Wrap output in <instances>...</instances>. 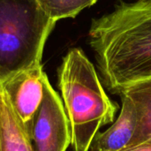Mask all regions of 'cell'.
<instances>
[{
  "mask_svg": "<svg viewBox=\"0 0 151 151\" xmlns=\"http://www.w3.org/2000/svg\"><path fill=\"white\" fill-rule=\"evenodd\" d=\"M70 124L63 101L51 87L49 79L44 96L35 115L32 129L34 151H65L71 144Z\"/></svg>",
  "mask_w": 151,
  "mask_h": 151,
  "instance_id": "5",
  "label": "cell"
},
{
  "mask_svg": "<svg viewBox=\"0 0 151 151\" xmlns=\"http://www.w3.org/2000/svg\"><path fill=\"white\" fill-rule=\"evenodd\" d=\"M47 80L42 63H37L0 81L12 109L30 139L35 115L43 100Z\"/></svg>",
  "mask_w": 151,
  "mask_h": 151,
  "instance_id": "4",
  "label": "cell"
},
{
  "mask_svg": "<svg viewBox=\"0 0 151 151\" xmlns=\"http://www.w3.org/2000/svg\"><path fill=\"white\" fill-rule=\"evenodd\" d=\"M42 9L56 22L61 19L73 18L83 9L97 0H37Z\"/></svg>",
  "mask_w": 151,
  "mask_h": 151,
  "instance_id": "9",
  "label": "cell"
},
{
  "mask_svg": "<svg viewBox=\"0 0 151 151\" xmlns=\"http://www.w3.org/2000/svg\"><path fill=\"white\" fill-rule=\"evenodd\" d=\"M0 151H34L32 142L0 87Z\"/></svg>",
  "mask_w": 151,
  "mask_h": 151,
  "instance_id": "8",
  "label": "cell"
},
{
  "mask_svg": "<svg viewBox=\"0 0 151 151\" xmlns=\"http://www.w3.org/2000/svg\"><path fill=\"white\" fill-rule=\"evenodd\" d=\"M119 95L131 99L137 111V127L129 146L143 142L151 143V77L125 86Z\"/></svg>",
  "mask_w": 151,
  "mask_h": 151,
  "instance_id": "7",
  "label": "cell"
},
{
  "mask_svg": "<svg viewBox=\"0 0 151 151\" xmlns=\"http://www.w3.org/2000/svg\"><path fill=\"white\" fill-rule=\"evenodd\" d=\"M58 88L70 124L74 151H88L100 128L112 123L119 105L105 93L94 65L73 49L58 68Z\"/></svg>",
  "mask_w": 151,
  "mask_h": 151,
  "instance_id": "2",
  "label": "cell"
},
{
  "mask_svg": "<svg viewBox=\"0 0 151 151\" xmlns=\"http://www.w3.org/2000/svg\"><path fill=\"white\" fill-rule=\"evenodd\" d=\"M88 38L111 93L151 77V0L120 3L92 21Z\"/></svg>",
  "mask_w": 151,
  "mask_h": 151,
  "instance_id": "1",
  "label": "cell"
},
{
  "mask_svg": "<svg viewBox=\"0 0 151 151\" xmlns=\"http://www.w3.org/2000/svg\"><path fill=\"white\" fill-rule=\"evenodd\" d=\"M120 97L122 108L118 119L105 132L96 134L90 146L92 151H119L130 145L137 127V111L131 99Z\"/></svg>",
  "mask_w": 151,
  "mask_h": 151,
  "instance_id": "6",
  "label": "cell"
},
{
  "mask_svg": "<svg viewBox=\"0 0 151 151\" xmlns=\"http://www.w3.org/2000/svg\"><path fill=\"white\" fill-rule=\"evenodd\" d=\"M119 151H151V143L143 142L136 145H131Z\"/></svg>",
  "mask_w": 151,
  "mask_h": 151,
  "instance_id": "10",
  "label": "cell"
},
{
  "mask_svg": "<svg viewBox=\"0 0 151 151\" xmlns=\"http://www.w3.org/2000/svg\"><path fill=\"white\" fill-rule=\"evenodd\" d=\"M55 24L37 0H0V81L42 63Z\"/></svg>",
  "mask_w": 151,
  "mask_h": 151,
  "instance_id": "3",
  "label": "cell"
}]
</instances>
